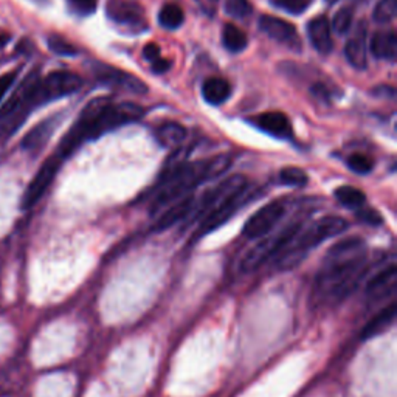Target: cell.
<instances>
[{
	"label": "cell",
	"instance_id": "ac0fdd59",
	"mask_svg": "<svg viewBox=\"0 0 397 397\" xmlns=\"http://www.w3.org/2000/svg\"><path fill=\"white\" fill-rule=\"evenodd\" d=\"M309 38H311L312 46L321 55H328L332 50V36H331V24L324 16L315 17V19L307 25Z\"/></svg>",
	"mask_w": 397,
	"mask_h": 397
},
{
	"label": "cell",
	"instance_id": "8992f818",
	"mask_svg": "<svg viewBox=\"0 0 397 397\" xmlns=\"http://www.w3.org/2000/svg\"><path fill=\"white\" fill-rule=\"evenodd\" d=\"M83 86L81 76L72 72H51L43 79H38L36 87H34V96H36L38 105L46 104L48 101H55L63 98V96L75 93L79 87Z\"/></svg>",
	"mask_w": 397,
	"mask_h": 397
},
{
	"label": "cell",
	"instance_id": "44dd1931",
	"mask_svg": "<svg viewBox=\"0 0 397 397\" xmlns=\"http://www.w3.org/2000/svg\"><path fill=\"white\" fill-rule=\"evenodd\" d=\"M373 55L378 59L393 61L397 55V36L391 30L377 31L371 41Z\"/></svg>",
	"mask_w": 397,
	"mask_h": 397
},
{
	"label": "cell",
	"instance_id": "f546056e",
	"mask_svg": "<svg viewBox=\"0 0 397 397\" xmlns=\"http://www.w3.org/2000/svg\"><path fill=\"white\" fill-rule=\"evenodd\" d=\"M225 11L232 17L244 19L252 14V5L249 0H225Z\"/></svg>",
	"mask_w": 397,
	"mask_h": 397
},
{
	"label": "cell",
	"instance_id": "d6986e66",
	"mask_svg": "<svg viewBox=\"0 0 397 397\" xmlns=\"http://www.w3.org/2000/svg\"><path fill=\"white\" fill-rule=\"evenodd\" d=\"M59 123L58 117H51L46 121H41L38 126H34L29 134L22 140V148L26 151H39L42 146H46L48 138L51 137L53 130L56 129Z\"/></svg>",
	"mask_w": 397,
	"mask_h": 397
},
{
	"label": "cell",
	"instance_id": "8fae6325",
	"mask_svg": "<svg viewBox=\"0 0 397 397\" xmlns=\"http://www.w3.org/2000/svg\"><path fill=\"white\" fill-rule=\"evenodd\" d=\"M245 188H247V179L244 177V175H232V177H228L222 183H219L216 188L208 191L207 196L202 199L200 205L192 207L188 217H192V220L199 219L200 216L204 217L208 211L217 207L220 202H224L225 199L234 196V194L241 192Z\"/></svg>",
	"mask_w": 397,
	"mask_h": 397
},
{
	"label": "cell",
	"instance_id": "5b68a950",
	"mask_svg": "<svg viewBox=\"0 0 397 397\" xmlns=\"http://www.w3.org/2000/svg\"><path fill=\"white\" fill-rule=\"evenodd\" d=\"M299 232H301V224H292L279 233L261 237V241L244 254V258L241 259V272L252 273L258 270L262 264L275 259L295 239Z\"/></svg>",
	"mask_w": 397,
	"mask_h": 397
},
{
	"label": "cell",
	"instance_id": "9c48e42d",
	"mask_svg": "<svg viewBox=\"0 0 397 397\" xmlns=\"http://www.w3.org/2000/svg\"><path fill=\"white\" fill-rule=\"evenodd\" d=\"M284 213L286 207L281 202L267 204L247 220L242 228L244 236L249 237V239H261V237L270 234V232L275 228Z\"/></svg>",
	"mask_w": 397,
	"mask_h": 397
},
{
	"label": "cell",
	"instance_id": "e0dca14e",
	"mask_svg": "<svg viewBox=\"0 0 397 397\" xmlns=\"http://www.w3.org/2000/svg\"><path fill=\"white\" fill-rule=\"evenodd\" d=\"M254 125L278 138H289L292 135V125L281 112H266L253 120Z\"/></svg>",
	"mask_w": 397,
	"mask_h": 397
},
{
	"label": "cell",
	"instance_id": "83f0119b",
	"mask_svg": "<svg viewBox=\"0 0 397 397\" xmlns=\"http://www.w3.org/2000/svg\"><path fill=\"white\" fill-rule=\"evenodd\" d=\"M47 43L48 48L59 56H75L79 51L72 42H68L63 36H58V34H50L47 38Z\"/></svg>",
	"mask_w": 397,
	"mask_h": 397
},
{
	"label": "cell",
	"instance_id": "4fadbf2b",
	"mask_svg": "<svg viewBox=\"0 0 397 397\" xmlns=\"http://www.w3.org/2000/svg\"><path fill=\"white\" fill-rule=\"evenodd\" d=\"M96 72V78L98 81H101L103 84H108L112 87H118L121 91H126L130 93H137V95H143L148 92L146 84L141 81V79L132 76L126 72H121L118 68L113 67H108V66H98L95 68Z\"/></svg>",
	"mask_w": 397,
	"mask_h": 397
},
{
	"label": "cell",
	"instance_id": "52a82bcc",
	"mask_svg": "<svg viewBox=\"0 0 397 397\" xmlns=\"http://www.w3.org/2000/svg\"><path fill=\"white\" fill-rule=\"evenodd\" d=\"M247 200H250V191L242 190L241 192L234 194V196L225 199L224 202H220L217 207H215L211 211L204 216L202 222L199 224V230L196 236H205L211 232L217 230L220 225H224L227 220H230V217L239 210Z\"/></svg>",
	"mask_w": 397,
	"mask_h": 397
},
{
	"label": "cell",
	"instance_id": "1f68e13d",
	"mask_svg": "<svg viewBox=\"0 0 397 397\" xmlns=\"http://www.w3.org/2000/svg\"><path fill=\"white\" fill-rule=\"evenodd\" d=\"M351 24H352V11L349 8H340L334 16V21H332L334 30L339 34H345L349 31Z\"/></svg>",
	"mask_w": 397,
	"mask_h": 397
},
{
	"label": "cell",
	"instance_id": "30bf717a",
	"mask_svg": "<svg viewBox=\"0 0 397 397\" xmlns=\"http://www.w3.org/2000/svg\"><path fill=\"white\" fill-rule=\"evenodd\" d=\"M61 162H63V158H61L58 154H53L50 158H47V160L43 162V165L39 167V171L36 172V175H34L33 180L29 185V188H26L24 194V199H22L24 208H31L38 204L39 199L48 190L53 179L56 177Z\"/></svg>",
	"mask_w": 397,
	"mask_h": 397
},
{
	"label": "cell",
	"instance_id": "d590c367",
	"mask_svg": "<svg viewBox=\"0 0 397 397\" xmlns=\"http://www.w3.org/2000/svg\"><path fill=\"white\" fill-rule=\"evenodd\" d=\"M16 76H17L16 70H11V72L4 73L2 76H0V101H2V98L6 95V92L11 89V86L16 81Z\"/></svg>",
	"mask_w": 397,
	"mask_h": 397
},
{
	"label": "cell",
	"instance_id": "4dcf8cb0",
	"mask_svg": "<svg viewBox=\"0 0 397 397\" xmlns=\"http://www.w3.org/2000/svg\"><path fill=\"white\" fill-rule=\"evenodd\" d=\"M312 0H272V4L279 10H284L290 14H301L307 10Z\"/></svg>",
	"mask_w": 397,
	"mask_h": 397
},
{
	"label": "cell",
	"instance_id": "f1b7e54d",
	"mask_svg": "<svg viewBox=\"0 0 397 397\" xmlns=\"http://www.w3.org/2000/svg\"><path fill=\"white\" fill-rule=\"evenodd\" d=\"M397 13V0H381L374 10V19L378 24L391 22Z\"/></svg>",
	"mask_w": 397,
	"mask_h": 397
},
{
	"label": "cell",
	"instance_id": "484cf974",
	"mask_svg": "<svg viewBox=\"0 0 397 397\" xmlns=\"http://www.w3.org/2000/svg\"><path fill=\"white\" fill-rule=\"evenodd\" d=\"M335 197L341 205L349 208H361L365 204V192L356 187H340L335 190Z\"/></svg>",
	"mask_w": 397,
	"mask_h": 397
},
{
	"label": "cell",
	"instance_id": "603a6c76",
	"mask_svg": "<svg viewBox=\"0 0 397 397\" xmlns=\"http://www.w3.org/2000/svg\"><path fill=\"white\" fill-rule=\"evenodd\" d=\"M155 137L162 146L172 148L180 145L182 141L187 138V129L179 125V123L167 121L157 129Z\"/></svg>",
	"mask_w": 397,
	"mask_h": 397
},
{
	"label": "cell",
	"instance_id": "8d00e7d4",
	"mask_svg": "<svg viewBox=\"0 0 397 397\" xmlns=\"http://www.w3.org/2000/svg\"><path fill=\"white\" fill-rule=\"evenodd\" d=\"M143 56H145V59L151 61V64H153L154 61H157L158 58H162L160 56V48H158L155 43H148V46L143 50Z\"/></svg>",
	"mask_w": 397,
	"mask_h": 397
},
{
	"label": "cell",
	"instance_id": "5bb4252c",
	"mask_svg": "<svg viewBox=\"0 0 397 397\" xmlns=\"http://www.w3.org/2000/svg\"><path fill=\"white\" fill-rule=\"evenodd\" d=\"M397 287V269L396 266H388L386 269L377 272L366 282V298L369 301H381V299L391 297Z\"/></svg>",
	"mask_w": 397,
	"mask_h": 397
},
{
	"label": "cell",
	"instance_id": "74e56055",
	"mask_svg": "<svg viewBox=\"0 0 397 397\" xmlns=\"http://www.w3.org/2000/svg\"><path fill=\"white\" fill-rule=\"evenodd\" d=\"M171 68V61H167L165 58H158L153 63V70L155 73H165Z\"/></svg>",
	"mask_w": 397,
	"mask_h": 397
},
{
	"label": "cell",
	"instance_id": "ffe728a7",
	"mask_svg": "<svg viewBox=\"0 0 397 397\" xmlns=\"http://www.w3.org/2000/svg\"><path fill=\"white\" fill-rule=\"evenodd\" d=\"M365 34H366L365 25H361V29H360V25H359L356 34L348 41L346 47H345V55H346L348 63L352 67H356L359 70L366 68V64H368V61H366V41H365Z\"/></svg>",
	"mask_w": 397,
	"mask_h": 397
},
{
	"label": "cell",
	"instance_id": "ba28073f",
	"mask_svg": "<svg viewBox=\"0 0 397 397\" xmlns=\"http://www.w3.org/2000/svg\"><path fill=\"white\" fill-rule=\"evenodd\" d=\"M105 11L109 19L123 29L137 31L146 29L145 10L138 0H108Z\"/></svg>",
	"mask_w": 397,
	"mask_h": 397
},
{
	"label": "cell",
	"instance_id": "7c38bea8",
	"mask_svg": "<svg viewBox=\"0 0 397 397\" xmlns=\"http://www.w3.org/2000/svg\"><path fill=\"white\" fill-rule=\"evenodd\" d=\"M259 29L267 34L269 38L281 42L282 46H287L295 51L301 50V42H299L298 33L295 26L279 17L273 16H262L259 21Z\"/></svg>",
	"mask_w": 397,
	"mask_h": 397
},
{
	"label": "cell",
	"instance_id": "2e32d148",
	"mask_svg": "<svg viewBox=\"0 0 397 397\" xmlns=\"http://www.w3.org/2000/svg\"><path fill=\"white\" fill-rule=\"evenodd\" d=\"M192 204H194V199L191 196L175 202V204H172L160 217L157 219V222L153 227V232H165L167 228H171L172 225L180 222V220L187 219L194 207Z\"/></svg>",
	"mask_w": 397,
	"mask_h": 397
},
{
	"label": "cell",
	"instance_id": "3957f363",
	"mask_svg": "<svg viewBox=\"0 0 397 397\" xmlns=\"http://www.w3.org/2000/svg\"><path fill=\"white\" fill-rule=\"evenodd\" d=\"M348 222L339 216H328L316 220L304 232H299L295 239L290 242L275 258L278 270H290L297 267L304 259L309 250H314L321 242L341 234L348 228Z\"/></svg>",
	"mask_w": 397,
	"mask_h": 397
},
{
	"label": "cell",
	"instance_id": "60d3db41",
	"mask_svg": "<svg viewBox=\"0 0 397 397\" xmlns=\"http://www.w3.org/2000/svg\"><path fill=\"white\" fill-rule=\"evenodd\" d=\"M326 2H328V4H335V2H337V0H326Z\"/></svg>",
	"mask_w": 397,
	"mask_h": 397
},
{
	"label": "cell",
	"instance_id": "277c9868",
	"mask_svg": "<svg viewBox=\"0 0 397 397\" xmlns=\"http://www.w3.org/2000/svg\"><path fill=\"white\" fill-rule=\"evenodd\" d=\"M208 171H207V160L196 162L190 165H177L174 166L162 182V187L158 188L155 199L153 202V213H157L162 207L175 204L180 199L185 197L202 182H207Z\"/></svg>",
	"mask_w": 397,
	"mask_h": 397
},
{
	"label": "cell",
	"instance_id": "836d02e7",
	"mask_svg": "<svg viewBox=\"0 0 397 397\" xmlns=\"http://www.w3.org/2000/svg\"><path fill=\"white\" fill-rule=\"evenodd\" d=\"M68 2L78 14L83 16L92 14L96 10V5H98V0H68Z\"/></svg>",
	"mask_w": 397,
	"mask_h": 397
},
{
	"label": "cell",
	"instance_id": "d6a6232c",
	"mask_svg": "<svg viewBox=\"0 0 397 397\" xmlns=\"http://www.w3.org/2000/svg\"><path fill=\"white\" fill-rule=\"evenodd\" d=\"M348 165L357 174H368L373 171V160L364 154H354L348 158Z\"/></svg>",
	"mask_w": 397,
	"mask_h": 397
},
{
	"label": "cell",
	"instance_id": "cb8c5ba5",
	"mask_svg": "<svg viewBox=\"0 0 397 397\" xmlns=\"http://www.w3.org/2000/svg\"><path fill=\"white\" fill-rule=\"evenodd\" d=\"M222 42L228 51L239 53L247 48L249 39H247L245 33L241 29H237L236 25L227 24L222 30Z\"/></svg>",
	"mask_w": 397,
	"mask_h": 397
},
{
	"label": "cell",
	"instance_id": "7a4b0ae2",
	"mask_svg": "<svg viewBox=\"0 0 397 397\" xmlns=\"http://www.w3.org/2000/svg\"><path fill=\"white\" fill-rule=\"evenodd\" d=\"M145 115V109L138 104H110L105 98H96L86 105L73 128L61 141L58 155L66 158L79 148L84 140H95L105 132L117 129Z\"/></svg>",
	"mask_w": 397,
	"mask_h": 397
},
{
	"label": "cell",
	"instance_id": "ab89813d",
	"mask_svg": "<svg viewBox=\"0 0 397 397\" xmlns=\"http://www.w3.org/2000/svg\"><path fill=\"white\" fill-rule=\"evenodd\" d=\"M10 34H8L6 31H2L0 30V48H4L6 43H8V41H10Z\"/></svg>",
	"mask_w": 397,
	"mask_h": 397
},
{
	"label": "cell",
	"instance_id": "6da1fadb",
	"mask_svg": "<svg viewBox=\"0 0 397 397\" xmlns=\"http://www.w3.org/2000/svg\"><path fill=\"white\" fill-rule=\"evenodd\" d=\"M365 242L360 237H348L331 247L315 279V297L329 303L345 299L365 273Z\"/></svg>",
	"mask_w": 397,
	"mask_h": 397
},
{
	"label": "cell",
	"instance_id": "f35d334b",
	"mask_svg": "<svg viewBox=\"0 0 397 397\" xmlns=\"http://www.w3.org/2000/svg\"><path fill=\"white\" fill-rule=\"evenodd\" d=\"M311 92L316 96V98H320V100H328L329 98V92L326 91V87L323 86V84H314L312 87H311Z\"/></svg>",
	"mask_w": 397,
	"mask_h": 397
},
{
	"label": "cell",
	"instance_id": "7402d4cb",
	"mask_svg": "<svg viewBox=\"0 0 397 397\" xmlns=\"http://www.w3.org/2000/svg\"><path fill=\"white\" fill-rule=\"evenodd\" d=\"M232 93V87L222 78H208L202 86V95L207 103L219 105L228 100Z\"/></svg>",
	"mask_w": 397,
	"mask_h": 397
},
{
	"label": "cell",
	"instance_id": "e575fe53",
	"mask_svg": "<svg viewBox=\"0 0 397 397\" xmlns=\"http://www.w3.org/2000/svg\"><path fill=\"white\" fill-rule=\"evenodd\" d=\"M357 217L364 220L368 225H381L382 224V216L377 213L373 208H360L357 211Z\"/></svg>",
	"mask_w": 397,
	"mask_h": 397
},
{
	"label": "cell",
	"instance_id": "d4e9b609",
	"mask_svg": "<svg viewBox=\"0 0 397 397\" xmlns=\"http://www.w3.org/2000/svg\"><path fill=\"white\" fill-rule=\"evenodd\" d=\"M185 21V14L182 11V8L174 5V4H167L162 8L160 14H158V22H160L162 26H165L166 30H177L179 26H182Z\"/></svg>",
	"mask_w": 397,
	"mask_h": 397
},
{
	"label": "cell",
	"instance_id": "4316f807",
	"mask_svg": "<svg viewBox=\"0 0 397 397\" xmlns=\"http://www.w3.org/2000/svg\"><path fill=\"white\" fill-rule=\"evenodd\" d=\"M279 180L287 185V187H304V185H307L309 177L301 167L289 166L279 172Z\"/></svg>",
	"mask_w": 397,
	"mask_h": 397
},
{
	"label": "cell",
	"instance_id": "9a60e30c",
	"mask_svg": "<svg viewBox=\"0 0 397 397\" xmlns=\"http://www.w3.org/2000/svg\"><path fill=\"white\" fill-rule=\"evenodd\" d=\"M396 314H397L396 303H390L388 306H385L381 312H377L373 319L364 326V329L360 332V339L371 340L390 329L396 320Z\"/></svg>",
	"mask_w": 397,
	"mask_h": 397
}]
</instances>
